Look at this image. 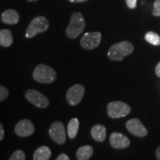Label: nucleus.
Here are the masks:
<instances>
[{
  "label": "nucleus",
  "instance_id": "1",
  "mask_svg": "<svg viewBox=\"0 0 160 160\" xmlns=\"http://www.w3.org/2000/svg\"><path fill=\"white\" fill-rule=\"evenodd\" d=\"M134 47L131 42L128 41L116 43L110 48L108 56L113 61H122L124 58L133 53Z\"/></svg>",
  "mask_w": 160,
  "mask_h": 160
},
{
  "label": "nucleus",
  "instance_id": "2",
  "mask_svg": "<svg viewBox=\"0 0 160 160\" xmlns=\"http://www.w3.org/2000/svg\"><path fill=\"white\" fill-rule=\"evenodd\" d=\"M57 77L54 69L45 64L38 65L33 72V79L42 84L53 82Z\"/></svg>",
  "mask_w": 160,
  "mask_h": 160
},
{
  "label": "nucleus",
  "instance_id": "3",
  "mask_svg": "<svg viewBox=\"0 0 160 160\" xmlns=\"http://www.w3.org/2000/svg\"><path fill=\"white\" fill-rule=\"evenodd\" d=\"M85 25L83 15L79 12H75L72 14L71 22L66 29V35L70 39H76L82 33Z\"/></svg>",
  "mask_w": 160,
  "mask_h": 160
},
{
  "label": "nucleus",
  "instance_id": "4",
  "mask_svg": "<svg viewBox=\"0 0 160 160\" xmlns=\"http://www.w3.org/2000/svg\"><path fill=\"white\" fill-rule=\"evenodd\" d=\"M49 28V22L47 18L45 17H35L31 20V23L29 24L28 28L26 31L25 37L27 38H33L38 33H43L47 31Z\"/></svg>",
  "mask_w": 160,
  "mask_h": 160
},
{
  "label": "nucleus",
  "instance_id": "5",
  "mask_svg": "<svg viewBox=\"0 0 160 160\" xmlns=\"http://www.w3.org/2000/svg\"><path fill=\"white\" fill-rule=\"evenodd\" d=\"M108 115L113 119L125 117L131 111V108L123 102L114 101L110 102L107 107Z\"/></svg>",
  "mask_w": 160,
  "mask_h": 160
},
{
  "label": "nucleus",
  "instance_id": "6",
  "mask_svg": "<svg viewBox=\"0 0 160 160\" xmlns=\"http://www.w3.org/2000/svg\"><path fill=\"white\" fill-rule=\"evenodd\" d=\"M101 39L102 33L100 32H88L82 37L80 45L84 49L93 50L99 45Z\"/></svg>",
  "mask_w": 160,
  "mask_h": 160
},
{
  "label": "nucleus",
  "instance_id": "7",
  "mask_svg": "<svg viewBox=\"0 0 160 160\" xmlns=\"http://www.w3.org/2000/svg\"><path fill=\"white\" fill-rule=\"evenodd\" d=\"M85 88L82 85L77 84L70 88L66 93V99L68 104L75 106L82 101L85 95Z\"/></svg>",
  "mask_w": 160,
  "mask_h": 160
},
{
  "label": "nucleus",
  "instance_id": "8",
  "mask_svg": "<svg viewBox=\"0 0 160 160\" xmlns=\"http://www.w3.org/2000/svg\"><path fill=\"white\" fill-rule=\"evenodd\" d=\"M25 98L30 102L39 108H45L49 105L48 99L36 90L30 89L25 92Z\"/></svg>",
  "mask_w": 160,
  "mask_h": 160
},
{
  "label": "nucleus",
  "instance_id": "9",
  "mask_svg": "<svg viewBox=\"0 0 160 160\" xmlns=\"http://www.w3.org/2000/svg\"><path fill=\"white\" fill-rule=\"evenodd\" d=\"M50 137L59 145H63L66 141L65 130L61 122L56 121L51 125L49 129Z\"/></svg>",
  "mask_w": 160,
  "mask_h": 160
},
{
  "label": "nucleus",
  "instance_id": "10",
  "mask_svg": "<svg viewBox=\"0 0 160 160\" xmlns=\"http://www.w3.org/2000/svg\"><path fill=\"white\" fill-rule=\"evenodd\" d=\"M15 133L21 137H27L34 133L35 127L31 120L25 119L20 120L15 126Z\"/></svg>",
  "mask_w": 160,
  "mask_h": 160
},
{
  "label": "nucleus",
  "instance_id": "11",
  "mask_svg": "<svg viewBox=\"0 0 160 160\" xmlns=\"http://www.w3.org/2000/svg\"><path fill=\"white\" fill-rule=\"evenodd\" d=\"M126 128L130 133L138 137H144L148 134V130L138 118H133L126 122Z\"/></svg>",
  "mask_w": 160,
  "mask_h": 160
},
{
  "label": "nucleus",
  "instance_id": "12",
  "mask_svg": "<svg viewBox=\"0 0 160 160\" xmlns=\"http://www.w3.org/2000/svg\"><path fill=\"white\" fill-rule=\"evenodd\" d=\"M109 142L112 147L116 149L126 148L131 144L128 137L119 132H113L110 136Z\"/></svg>",
  "mask_w": 160,
  "mask_h": 160
},
{
  "label": "nucleus",
  "instance_id": "13",
  "mask_svg": "<svg viewBox=\"0 0 160 160\" xmlns=\"http://www.w3.org/2000/svg\"><path fill=\"white\" fill-rule=\"evenodd\" d=\"M2 22L8 25H16L19 21V15L17 11L13 9L6 10L1 17Z\"/></svg>",
  "mask_w": 160,
  "mask_h": 160
},
{
  "label": "nucleus",
  "instance_id": "14",
  "mask_svg": "<svg viewBox=\"0 0 160 160\" xmlns=\"http://www.w3.org/2000/svg\"><path fill=\"white\" fill-rule=\"evenodd\" d=\"M91 137L95 141L102 142L106 139V128L102 124H97L91 129Z\"/></svg>",
  "mask_w": 160,
  "mask_h": 160
},
{
  "label": "nucleus",
  "instance_id": "15",
  "mask_svg": "<svg viewBox=\"0 0 160 160\" xmlns=\"http://www.w3.org/2000/svg\"><path fill=\"white\" fill-rule=\"evenodd\" d=\"M93 148L91 145H86L80 147L77 151V157L79 160H88L92 157Z\"/></svg>",
  "mask_w": 160,
  "mask_h": 160
},
{
  "label": "nucleus",
  "instance_id": "16",
  "mask_svg": "<svg viewBox=\"0 0 160 160\" xmlns=\"http://www.w3.org/2000/svg\"><path fill=\"white\" fill-rule=\"evenodd\" d=\"M51 151L48 146H41L34 152L33 159L34 160H48L51 158Z\"/></svg>",
  "mask_w": 160,
  "mask_h": 160
},
{
  "label": "nucleus",
  "instance_id": "17",
  "mask_svg": "<svg viewBox=\"0 0 160 160\" xmlns=\"http://www.w3.org/2000/svg\"><path fill=\"white\" fill-rule=\"evenodd\" d=\"M13 36L9 29H2L0 31V45L5 48L9 47L13 44Z\"/></svg>",
  "mask_w": 160,
  "mask_h": 160
},
{
  "label": "nucleus",
  "instance_id": "18",
  "mask_svg": "<svg viewBox=\"0 0 160 160\" xmlns=\"http://www.w3.org/2000/svg\"><path fill=\"white\" fill-rule=\"evenodd\" d=\"M79 128V122L77 118H73L70 120L68 125V134L70 139H73L77 135Z\"/></svg>",
  "mask_w": 160,
  "mask_h": 160
},
{
  "label": "nucleus",
  "instance_id": "19",
  "mask_svg": "<svg viewBox=\"0 0 160 160\" xmlns=\"http://www.w3.org/2000/svg\"><path fill=\"white\" fill-rule=\"evenodd\" d=\"M145 39L148 42L153 45H160V37L157 33L153 31H148L145 33Z\"/></svg>",
  "mask_w": 160,
  "mask_h": 160
},
{
  "label": "nucleus",
  "instance_id": "20",
  "mask_svg": "<svg viewBox=\"0 0 160 160\" xmlns=\"http://www.w3.org/2000/svg\"><path fill=\"white\" fill-rule=\"evenodd\" d=\"M10 160H25V153L22 150H17L10 157Z\"/></svg>",
  "mask_w": 160,
  "mask_h": 160
},
{
  "label": "nucleus",
  "instance_id": "21",
  "mask_svg": "<svg viewBox=\"0 0 160 160\" xmlns=\"http://www.w3.org/2000/svg\"><path fill=\"white\" fill-rule=\"evenodd\" d=\"M9 95V91L7 88L5 86L0 85V101L2 102L3 100L7 99Z\"/></svg>",
  "mask_w": 160,
  "mask_h": 160
},
{
  "label": "nucleus",
  "instance_id": "22",
  "mask_svg": "<svg viewBox=\"0 0 160 160\" xmlns=\"http://www.w3.org/2000/svg\"><path fill=\"white\" fill-rule=\"evenodd\" d=\"M152 14L155 17H160V0H155Z\"/></svg>",
  "mask_w": 160,
  "mask_h": 160
},
{
  "label": "nucleus",
  "instance_id": "23",
  "mask_svg": "<svg viewBox=\"0 0 160 160\" xmlns=\"http://www.w3.org/2000/svg\"><path fill=\"white\" fill-rule=\"evenodd\" d=\"M128 7L131 9H134L137 7V0H125Z\"/></svg>",
  "mask_w": 160,
  "mask_h": 160
},
{
  "label": "nucleus",
  "instance_id": "24",
  "mask_svg": "<svg viewBox=\"0 0 160 160\" xmlns=\"http://www.w3.org/2000/svg\"><path fill=\"white\" fill-rule=\"evenodd\" d=\"M70 158L68 156L66 155L65 153H60V154L57 157V160H69Z\"/></svg>",
  "mask_w": 160,
  "mask_h": 160
},
{
  "label": "nucleus",
  "instance_id": "25",
  "mask_svg": "<svg viewBox=\"0 0 160 160\" xmlns=\"http://www.w3.org/2000/svg\"><path fill=\"white\" fill-rule=\"evenodd\" d=\"M4 134H5V131L3 129V125L2 124L0 123V140H2L4 138Z\"/></svg>",
  "mask_w": 160,
  "mask_h": 160
},
{
  "label": "nucleus",
  "instance_id": "26",
  "mask_svg": "<svg viewBox=\"0 0 160 160\" xmlns=\"http://www.w3.org/2000/svg\"><path fill=\"white\" fill-rule=\"evenodd\" d=\"M155 72H156V74H157V77H160V62L157 64V67H156Z\"/></svg>",
  "mask_w": 160,
  "mask_h": 160
},
{
  "label": "nucleus",
  "instance_id": "27",
  "mask_svg": "<svg viewBox=\"0 0 160 160\" xmlns=\"http://www.w3.org/2000/svg\"><path fill=\"white\" fill-rule=\"evenodd\" d=\"M156 157H157V159L158 160H160V146L157 149V151H156Z\"/></svg>",
  "mask_w": 160,
  "mask_h": 160
},
{
  "label": "nucleus",
  "instance_id": "28",
  "mask_svg": "<svg viewBox=\"0 0 160 160\" xmlns=\"http://www.w3.org/2000/svg\"><path fill=\"white\" fill-rule=\"evenodd\" d=\"M71 2H84L88 1V0H68Z\"/></svg>",
  "mask_w": 160,
  "mask_h": 160
},
{
  "label": "nucleus",
  "instance_id": "29",
  "mask_svg": "<svg viewBox=\"0 0 160 160\" xmlns=\"http://www.w3.org/2000/svg\"><path fill=\"white\" fill-rule=\"evenodd\" d=\"M28 2H36V1H38V0H28Z\"/></svg>",
  "mask_w": 160,
  "mask_h": 160
}]
</instances>
